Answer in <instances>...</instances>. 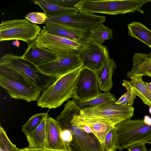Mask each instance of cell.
<instances>
[{"mask_svg":"<svg viewBox=\"0 0 151 151\" xmlns=\"http://www.w3.org/2000/svg\"><path fill=\"white\" fill-rule=\"evenodd\" d=\"M0 85L11 98L29 102L37 101L41 91L31 81L17 71L0 64Z\"/></svg>","mask_w":151,"mask_h":151,"instance_id":"1","label":"cell"},{"mask_svg":"<svg viewBox=\"0 0 151 151\" xmlns=\"http://www.w3.org/2000/svg\"><path fill=\"white\" fill-rule=\"evenodd\" d=\"M83 66L59 77L42 93L37 101L38 106L55 109L74 98V90Z\"/></svg>","mask_w":151,"mask_h":151,"instance_id":"2","label":"cell"},{"mask_svg":"<svg viewBox=\"0 0 151 151\" xmlns=\"http://www.w3.org/2000/svg\"><path fill=\"white\" fill-rule=\"evenodd\" d=\"M149 2L151 0H80L74 7L79 12L89 14L117 15L138 11L143 14V5Z\"/></svg>","mask_w":151,"mask_h":151,"instance_id":"3","label":"cell"},{"mask_svg":"<svg viewBox=\"0 0 151 151\" xmlns=\"http://www.w3.org/2000/svg\"><path fill=\"white\" fill-rule=\"evenodd\" d=\"M0 64L5 65L20 73L33 83L42 93L57 78L47 75L38 67L22 56L6 53L0 59Z\"/></svg>","mask_w":151,"mask_h":151,"instance_id":"4","label":"cell"},{"mask_svg":"<svg viewBox=\"0 0 151 151\" xmlns=\"http://www.w3.org/2000/svg\"><path fill=\"white\" fill-rule=\"evenodd\" d=\"M118 138V149L122 150L133 144L151 138V125L142 119H129L116 126Z\"/></svg>","mask_w":151,"mask_h":151,"instance_id":"5","label":"cell"},{"mask_svg":"<svg viewBox=\"0 0 151 151\" xmlns=\"http://www.w3.org/2000/svg\"><path fill=\"white\" fill-rule=\"evenodd\" d=\"M41 30L26 19L3 21L0 24V41L20 40L28 45L35 41Z\"/></svg>","mask_w":151,"mask_h":151,"instance_id":"6","label":"cell"},{"mask_svg":"<svg viewBox=\"0 0 151 151\" xmlns=\"http://www.w3.org/2000/svg\"><path fill=\"white\" fill-rule=\"evenodd\" d=\"M134 108L115 103L99 106H89L81 110V114L115 126L130 119L134 114Z\"/></svg>","mask_w":151,"mask_h":151,"instance_id":"7","label":"cell"},{"mask_svg":"<svg viewBox=\"0 0 151 151\" xmlns=\"http://www.w3.org/2000/svg\"><path fill=\"white\" fill-rule=\"evenodd\" d=\"M35 43L37 46L49 50L58 58L77 55L84 46L76 42L50 34L43 29L40 31Z\"/></svg>","mask_w":151,"mask_h":151,"instance_id":"8","label":"cell"},{"mask_svg":"<svg viewBox=\"0 0 151 151\" xmlns=\"http://www.w3.org/2000/svg\"><path fill=\"white\" fill-rule=\"evenodd\" d=\"M105 20L104 16L79 12L71 15L48 18L44 23H53L89 31Z\"/></svg>","mask_w":151,"mask_h":151,"instance_id":"9","label":"cell"},{"mask_svg":"<svg viewBox=\"0 0 151 151\" xmlns=\"http://www.w3.org/2000/svg\"><path fill=\"white\" fill-rule=\"evenodd\" d=\"M78 55L83 66L94 72L110 58L106 47L90 40L83 46Z\"/></svg>","mask_w":151,"mask_h":151,"instance_id":"10","label":"cell"},{"mask_svg":"<svg viewBox=\"0 0 151 151\" xmlns=\"http://www.w3.org/2000/svg\"><path fill=\"white\" fill-rule=\"evenodd\" d=\"M72 132L73 139L69 145L70 151H105L97 137L93 134L86 132L72 124L61 127Z\"/></svg>","mask_w":151,"mask_h":151,"instance_id":"11","label":"cell"},{"mask_svg":"<svg viewBox=\"0 0 151 151\" xmlns=\"http://www.w3.org/2000/svg\"><path fill=\"white\" fill-rule=\"evenodd\" d=\"M95 72L83 66L74 92V98L82 101L93 98L100 92Z\"/></svg>","mask_w":151,"mask_h":151,"instance_id":"12","label":"cell"},{"mask_svg":"<svg viewBox=\"0 0 151 151\" xmlns=\"http://www.w3.org/2000/svg\"><path fill=\"white\" fill-rule=\"evenodd\" d=\"M70 123L86 132L94 134L103 146L107 133L112 128L115 126L81 113L79 115H75Z\"/></svg>","mask_w":151,"mask_h":151,"instance_id":"13","label":"cell"},{"mask_svg":"<svg viewBox=\"0 0 151 151\" xmlns=\"http://www.w3.org/2000/svg\"><path fill=\"white\" fill-rule=\"evenodd\" d=\"M83 66V63L77 55L58 58L52 62L38 67L44 73L57 79Z\"/></svg>","mask_w":151,"mask_h":151,"instance_id":"14","label":"cell"},{"mask_svg":"<svg viewBox=\"0 0 151 151\" xmlns=\"http://www.w3.org/2000/svg\"><path fill=\"white\" fill-rule=\"evenodd\" d=\"M43 29L48 33L69 39L85 45L90 40L89 31L53 23H45Z\"/></svg>","mask_w":151,"mask_h":151,"instance_id":"15","label":"cell"},{"mask_svg":"<svg viewBox=\"0 0 151 151\" xmlns=\"http://www.w3.org/2000/svg\"><path fill=\"white\" fill-rule=\"evenodd\" d=\"M62 131L61 127L57 119L48 116L46 121L45 148L69 150L62 139Z\"/></svg>","mask_w":151,"mask_h":151,"instance_id":"16","label":"cell"},{"mask_svg":"<svg viewBox=\"0 0 151 151\" xmlns=\"http://www.w3.org/2000/svg\"><path fill=\"white\" fill-rule=\"evenodd\" d=\"M22 56L37 66L50 62L58 58L50 51L37 46L35 41L28 45L27 48Z\"/></svg>","mask_w":151,"mask_h":151,"instance_id":"17","label":"cell"},{"mask_svg":"<svg viewBox=\"0 0 151 151\" xmlns=\"http://www.w3.org/2000/svg\"><path fill=\"white\" fill-rule=\"evenodd\" d=\"M116 68L115 62L110 58L104 62L99 70L95 72L101 91L106 92L112 88L113 86L112 77Z\"/></svg>","mask_w":151,"mask_h":151,"instance_id":"18","label":"cell"},{"mask_svg":"<svg viewBox=\"0 0 151 151\" xmlns=\"http://www.w3.org/2000/svg\"><path fill=\"white\" fill-rule=\"evenodd\" d=\"M131 70L127 74V77L130 78L137 75L151 77V52L135 53L133 58Z\"/></svg>","mask_w":151,"mask_h":151,"instance_id":"19","label":"cell"},{"mask_svg":"<svg viewBox=\"0 0 151 151\" xmlns=\"http://www.w3.org/2000/svg\"><path fill=\"white\" fill-rule=\"evenodd\" d=\"M143 76L137 75L131 77L130 81L123 80L122 85L130 88L145 104L151 106V93L142 80Z\"/></svg>","mask_w":151,"mask_h":151,"instance_id":"20","label":"cell"},{"mask_svg":"<svg viewBox=\"0 0 151 151\" xmlns=\"http://www.w3.org/2000/svg\"><path fill=\"white\" fill-rule=\"evenodd\" d=\"M32 1L39 6L48 18L60 17L79 12L78 10L75 7L61 6L51 3L47 0H35Z\"/></svg>","mask_w":151,"mask_h":151,"instance_id":"21","label":"cell"},{"mask_svg":"<svg viewBox=\"0 0 151 151\" xmlns=\"http://www.w3.org/2000/svg\"><path fill=\"white\" fill-rule=\"evenodd\" d=\"M46 117L37 128L32 133L26 136L28 143L27 148L40 149L45 148L46 142Z\"/></svg>","mask_w":151,"mask_h":151,"instance_id":"22","label":"cell"},{"mask_svg":"<svg viewBox=\"0 0 151 151\" xmlns=\"http://www.w3.org/2000/svg\"><path fill=\"white\" fill-rule=\"evenodd\" d=\"M129 36L137 39L151 48V30L138 22H132L127 25Z\"/></svg>","mask_w":151,"mask_h":151,"instance_id":"23","label":"cell"},{"mask_svg":"<svg viewBox=\"0 0 151 151\" xmlns=\"http://www.w3.org/2000/svg\"><path fill=\"white\" fill-rule=\"evenodd\" d=\"M116 101L115 96L109 91L100 92L95 97L87 100L77 101V104L82 109L87 106H99L114 103Z\"/></svg>","mask_w":151,"mask_h":151,"instance_id":"24","label":"cell"},{"mask_svg":"<svg viewBox=\"0 0 151 151\" xmlns=\"http://www.w3.org/2000/svg\"><path fill=\"white\" fill-rule=\"evenodd\" d=\"M88 37L89 40L102 44L106 40L113 38V30L101 23L90 30Z\"/></svg>","mask_w":151,"mask_h":151,"instance_id":"25","label":"cell"},{"mask_svg":"<svg viewBox=\"0 0 151 151\" xmlns=\"http://www.w3.org/2000/svg\"><path fill=\"white\" fill-rule=\"evenodd\" d=\"M48 113H41L32 116L22 127V130L26 136L33 132L47 116Z\"/></svg>","mask_w":151,"mask_h":151,"instance_id":"26","label":"cell"},{"mask_svg":"<svg viewBox=\"0 0 151 151\" xmlns=\"http://www.w3.org/2000/svg\"><path fill=\"white\" fill-rule=\"evenodd\" d=\"M103 147L105 151H116L118 149V138L116 126L112 128L107 133Z\"/></svg>","mask_w":151,"mask_h":151,"instance_id":"27","label":"cell"},{"mask_svg":"<svg viewBox=\"0 0 151 151\" xmlns=\"http://www.w3.org/2000/svg\"><path fill=\"white\" fill-rule=\"evenodd\" d=\"M19 149L8 138L6 131L0 127V151H19Z\"/></svg>","mask_w":151,"mask_h":151,"instance_id":"28","label":"cell"},{"mask_svg":"<svg viewBox=\"0 0 151 151\" xmlns=\"http://www.w3.org/2000/svg\"><path fill=\"white\" fill-rule=\"evenodd\" d=\"M125 88L127 90V92L115 103L122 106H132L136 96L130 88L127 87Z\"/></svg>","mask_w":151,"mask_h":151,"instance_id":"29","label":"cell"},{"mask_svg":"<svg viewBox=\"0 0 151 151\" xmlns=\"http://www.w3.org/2000/svg\"><path fill=\"white\" fill-rule=\"evenodd\" d=\"M24 18L35 24H41L44 23L48 17L45 13L32 12L28 14Z\"/></svg>","mask_w":151,"mask_h":151,"instance_id":"30","label":"cell"},{"mask_svg":"<svg viewBox=\"0 0 151 151\" xmlns=\"http://www.w3.org/2000/svg\"><path fill=\"white\" fill-rule=\"evenodd\" d=\"M51 3L61 6L74 7V6L80 0H47Z\"/></svg>","mask_w":151,"mask_h":151,"instance_id":"31","label":"cell"},{"mask_svg":"<svg viewBox=\"0 0 151 151\" xmlns=\"http://www.w3.org/2000/svg\"><path fill=\"white\" fill-rule=\"evenodd\" d=\"M61 136L62 139L68 149L70 151L69 145L73 139L72 132L68 129H62Z\"/></svg>","mask_w":151,"mask_h":151,"instance_id":"32","label":"cell"},{"mask_svg":"<svg viewBox=\"0 0 151 151\" xmlns=\"http://www.w3.org/2000/svg\"><path fill=\"white\" fill-rule=\"evenodd\" d=\"M145 142H139L132 145L126 148L128 151H148Z\"/></svg>","mask_w":151,"mask_h":151,"instance_id":"33","label":"cell"},{"mask_svg":"<svg viewBox=\"0 0 151 151\" xmlns=\"http://www.w3.org/2000/svg\"><path fill=\"white\" fill-rule=\"evenodd\" d=\"M20 151H70L68 150L50 149L46 148L40 149H30L27 147L19 149Z\"/></svg>","mask_w":151,"mask_h":151,"instance_id":"34","label":"cell"},{"mask_svg":"<svg viewBox=\"0 0 151 151\" xmlns=\"http://www.w3.org/2000/svg\"><path fill=\"white\" fill-rule=\"evenodd\" d=\"M143 121L147 125H151V118L147 115H145L144 117Z\"/></svg>","mask_w":151,"mask_h":151,"instance_id":"35","label":"cell"},{"mask_svg":"<svg viewBox=\"0 0 151 151\" xmlns=\"http://www.w3.org/2000/svg\"><path fill=\"white\" fill-rule=\"evenodd\" d=\"M146 85L150 91L151 93V82L145 83Z\"/></svg>","mask_w":151,"mask_h":151,"instance_id":"36","label":"cell"},{"mask_svg":"<svg viewBox=\"0 0 151 151\" xmlns=\"http://www.w3.org/2000/svg\"><path fill=\"white\" fill-rule=\"evenodd\" d=\"M147 143H149L151 145V138L147 141Z\"/></svg>","mask_w":151,"mask_h":151,"instance_id":"37","label":"cell"},{"mask_svg":"<svg viewBox=\"0 0 151 151\" xmlns=\"http://www.w3.org/2000/svg\"><path fill=\"white\" fill-rule=\"evenodd\" d=\"M149 111L150 113L151 114V106L150 107L149 109Z\"/></svg>","mask_w":151,"mask_h":151,"instance_id":"38","label":"cell"},{"mask_svg":"<svg viewBox=\"0 0 151 151\" xmlns=\"http://www.w3.org/2000/svg\"><path fill=\"white\" fill-rule=\"evenodd\" d=\"M148 151H151V150H148Z\"/></svg>","mask_w":151,"mask_h":151,"instance_id":"39","label":"cell"},{"mask_svg":"<svg viewBox=\"0 0 151 151\" xmlns=\"http://www.w3.org/2000/svg\"><path fill=\"white\" fill-rule=\"evenodd\" d=\"M150 150H151V147H150Z\"/></svg>","mask_w":151,"mask_h":151,"instance_id":"40","label":"cell"},{"mask_svg":"<svg viewBox=\"0 0 151 151\" xmlns=\"http://www.w3.org/2000/svg\"><path fill=\"white\" fill-rule=\"evenodd\" d=\"M19 151H20V150L19 149Z\"/></svg>","mask_w":151,"mask_h":151,"instance_id":"41","label":"cell"}]
</instances>
